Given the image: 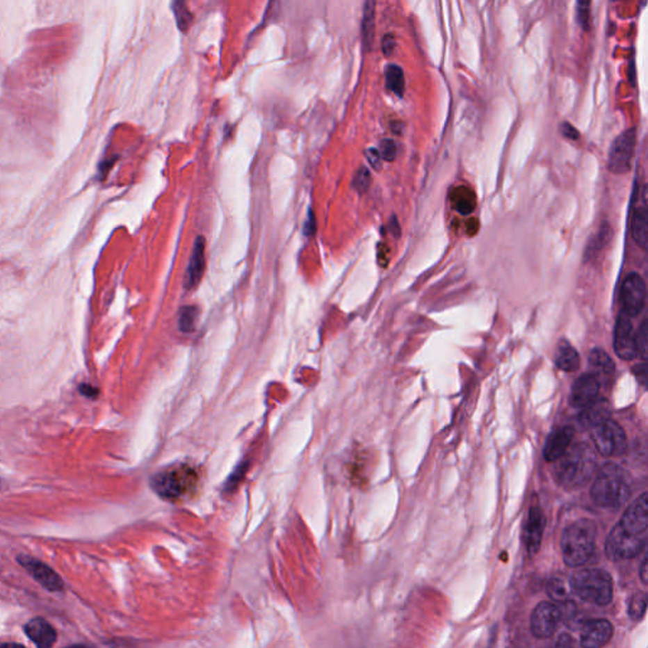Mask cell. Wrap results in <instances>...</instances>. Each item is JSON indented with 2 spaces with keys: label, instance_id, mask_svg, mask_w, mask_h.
Listing matches in <instances>:
<instances>
[{
  "label": "cell",
  "instance_id": "18",
  "mask_svg": "<svg viewBox=\"0 0 648 648\" xmlns=\"http://www.w3.org/2000/svg\"><path fill=\"white\" fill-rule=\"evenodd\" d=\"M648 208H647V188L646 185L642 186L638 194L637 204L634 205L633 214H632V236L633 240L641 248H646L648 238Z\"/></svg>",
  "mask_w": 648,
  "mask_h": 648
},
{
  "label": "cell",
  "instance_id": "7",
  "mask_svg": "<svg viewBox=\"0 0 648 648\" xmlns=\"http://www.w3.org/2000/svg\"><path fill=\"white\" fill-rule=\"evenodd\" d=\"M592 439L604 457L620 456L627 448L626 432L609 418L592 428Z\"/></svg>",
  "mask_w": 648,
  "mask_h": 648
},
{
  "label": "cell",
  "instance_id": "41",
  "mask_svg": "<svg viewBox=\"0 0 648 648\" xmlns=\"http://www.w3.org/2000/svg\"><path fill=\"white\" fill-rule=\"evenodd\" d=\"M561 132H562V134H564L566 138H570V140H578V136H580L578 129L574 127L572 124H570V123H567V122L562 124Z\"/></svg>",
  "mask_w": 648,
  "mask_h": 648
},
{
  "label": "cell",
  "instance_id": "29",
  "mask_svg": "<svg viewBox=\"0 0 648 648\" xmlns=\"http://www.w3.org/2000/svg\"><path fill=\"white\" fill-rule=\"evenodd\" d=\"M172 12L177 19V24L179 29L186 33L191 29L193 23V15L189 12V8L186 6L185 0H172Z\"/></svg>",
  "mask_w": 648,
  "mask_h": 648
},
{
  "label": "cell",
  "instance_id": "19",
  "mask_svg": "<svg viewBox=\"0 0 648 648\" xmlns=\"http://www.w3.org/2000/svg\"><path fill=\"white\" fill-rule=\"evenodd\" d=\"M574 435H575V430L571 427H561L558 430H553L549 439L546 441V446L543 450V456L546 458V461L555 462L556 460L561 457L566 450L570 447Z\"/></svg>",
  "mask_w": 648,
  "mask_h": 648
},
{
  "label": "cell",
  "instance_id": "24",
  "mask_svg": "<svg viewBox=\"0 0 648 648\" xmlns=\"http://www.w3.org/2000/svg\"><path fill=\"white\" fill-rule=\"evenodd\" d=\"M375 0H366L364 6V15L361 23V37L364 49L370 51L373 47V35H375Z\"/></svg>",
  "mask_w": 648,
  "mask_h": 648
},
{
  "label": "cell",
  "instance_id": "12",
  "mask_svg": "<svg viewBox=\"0 0 648 648\" xmlns=\"http://www.w3.org/2000/svg\"><path fill=\"white\" fill-rule=\"evenodd\" d=\"M614 351L617 353V356L623 361H632L638 356L633 324H632L631 317L627 316L623 310L620 311L619 317L615 323Z\"/></svg>",
  "mask_w": 648,
  "mask_h": 648
},
{
  "label": "cell",
  "instance_id": "3",
  "mask_svg": "<svg viewBox=\"0 0 648 648\" xmlns=\"http://www.w3.org/2000/svg\"><path fill=\"white\" fill-rule=\"evenodd\" d=\"M556 461V481L569 490L584 486L597 471V456L589 444H578L569 447Z\"/></svg>",
  "mask_w": 648,
  "mask_h": 648
},
{
  "label": "cell",
  "instance_id": "11",
  "mask_svg": "<svg viewBox=\"0 0 648 648\" xmlns=\"http://www.w3.org/2000/svg\"><path fill=\"white\" fill-rule=\"evenodd\" d=\"M561 622L558 606L542 601L535 606L530 617V631L537 638H550L556 632L557 626Z\"/></svg>",
  "mask_w": 648,
  "mask_h": 648
},
{
  "label": "cell",
  "instance_id": "4",
  "mask_svg": "<svg viewBox=\"0 0 648 648\" xmlns=\"http://www.w3.org/2000/svg\"><path fill=\"white\" fill-rule=\"evenodd\" d=\"M597 524L590 519H580L565 529L561 551L565 564L578 567L586 564L595 552Z\"/></svg>",
  "mask_w": 648,
  "mask_h": 648
},
{
  "label": "cell",
  "instance_id": "5",
  "mask_svg": "<svg viewBox=\"0 0 648 648\" xmlns=\"http://www.w3.org/2000/svg\"><path fill=\"white\" fill-rule=\"evenodd\" d=\"M151 485L166 501H183L197 492L199 473L189 465L171 466L156 473Z\"/></svg>",
  "mask_w": 648,
  "mask_h": 648
},
{
  "label": "cell",
  "instance_id": "32",
  "mask_svg": "<svg viewBox=\"0 0 648 648\" xmlns=\"http://www.w3.org/2000/svg\"><path fill=\"white\" fill-rule=\"evenodd\" d=\"M547 594L549 597L552 598L556 601H565V600L570 599V592H569V589L567 586L565 584L564 581L561 578H552L549 584H547Z\"/></svg>",
  "mask_w": 648,
  "mask_h": 648
},
{
  "label": "cell",
  "instance_id": "40",
  "mask_svg": "<svg viewBox=\"0 0 648 648\" xmlns=\"http://www.w3.org/2000/svg\"><path fill=\"white\" fill-rule=\"evenodd\" d=\"M395 49V38L393 35H387L382 38V52L385 56H391Z\"/></svg>",
  "mask_w": 648,
  "mask_h": 648
},
{
  "label": "cell",
  "instance_id": "21",
  "mask_svg": "<svg viewBox=\"0 0 648 648\" xmlns=\"http://www.w3.org/2000/svg\"><path fill=\"white\" fill-rule=\"evenodd\" d=\"M24 632L29 635V640L38 647H51L56 642L57 635L55 629L47 620L43 618L29 620L24 627Z\"/></svg>",
  "mask_w": 648,
  "mask_h": 648
},
{
  "label": "cell",
  "instance_id": "13",
  "mask_svg": "<svg viewBox=\"0 0 648 648\" xmlns=\"http://www.w3.org/2000/svg\"><path fill=\"white\" fill-rule=\"evenodd\" d=\"M647 493H643L627 508L618 526L629 535L647 537Z\"/></svg>",
  "mask_w": 648,
  "mask_h": 648
},
{
  "label": "cell",
  "instance_id": "30",
  "mask_svg": "<svg viewBox=\"0 0 648 648\" xmlns=\"http://www.w3.org/2000/svg\"><path fill=\"white\" fill-rule=\"evenodd\" d=\"M647 610V595L646 592H637L629 600L628 614L633 620H641Z\"/></svg>",
  "mask_w": 648,
  "mask_h": 648
},
{
  "label": "cell",
  "instance_id": "39",
  "mask_svg": "<svg viewBox=\"0 0 648 648\" xmlns=\"http://www.w3.org/2000/svg\"><path fill=\"white\" fill-rule=\"evenodd\" d=\"M634 375L637 378L638 382L641 384L643 388H646V384H647V370H646V362L643 361L640 365L633 368Z\"/></svg>",
  "mask_w": 648,
  "mask_h": 648
},
{
  "label": "cell",
  "instance_id": "16",
  "mask_svg": "<svg viewBox=\"0 0 648 648\" xmlns=\"http://www.w3.org/2000/svg\"><path fill=\"white\" fill-rule=\"evenodd\" d=\"M546 526V517L538 505L530 507L524 527V544L529 556L535 555L542 542L543 530Z\"/></svg>",
  "mask_w": 648,
  "mask_h": 648
},
{
  "label": "cell",
  "instance_id": "27",
  "mask_svg": "<svg viewBox=\"0 0 648 648\" xmlns=\"http://www.w3.org/2000/svg\"><path fill=\"white\" fill-rule=\"evenodd\" d=\"M557 606L560 609L561 620L564 622L566 626H569L571 629H578V627H581L584 624L583 619L580 618L578 606L572 600L567 599L565 600V601H560V606Z\"/></svg>",
  "mask_w": 648,
  "mask_h": 648
},
{
  "label": "cell",
  "instance_id": "14",
  "mask_svg": "<svg viewBox=\"0 0 648 648\" xmlns=\"http://www.w3.org/2000/svg\"><path fill=\"white\" fill-rule=\"evenodd\" d=\"M599 391V378L592 373H584L571 389L570 404L574 408H585L598 399Z\"/></svg>",
  "mask_w": 648,
  "mask_h": 648
},
{
  "label": "cell",
  "instance_id": "9",
  "mask_svg": "<svg viewBox=\"0 0 648 648\" xmlns=\"http://www.w3.org/2000/svg\"><path fill=\"white\" fill-rule=\"evenodd\" d=\"M635 128L624 131L615 138L608 156V169L610 172L615 175H623L631 170L635 151Z\"/></svg>",
  "mask_w": 648,
  "mask_h": 648
},
{
  "label": "cell",
  "instance_id": "36",
  "mask_svg": "<svg viewBox=\"0 0 648 648\" xmlns=\"http://www.w3.org/2000/svg\"><path fill=\"white\" fill-rule=\"evenodd\" d=\"M635 346H637V353L641 356L642 359H646V353H647V321H643L641 323L640 330L635 334Z\"/></svg>",
  "mask_w": 648,
  "mask_h": 648
},
{
  "label": "cell",
  "instance_id": "23",
  "mask_svg": "<svg viewBox=\"0 0 648 648\" xmlns=\"http://www.w3.org/2000/svg\"><path fill=\"white\" fill-rule=\"evenodd\" d=\"M555 362L560 370L574 373L580 366V355L567 341H561L557 346Z\"/></svg>",
  "mask_w": 648,
  "mask_h": 648
},
{
  "label": "cell",
  "instance_id": "38",
  "mask_svg": "<svg viewBox=\"0 0 648 648\" xmlns=\"http://www.w3.org/2000/svg\"><path fill=\"white\" fill-rule=\"evenodd\" d=\"M367 160L370 162V165L373 166L375 170H380L381 165H382V159H381L380 154L378 149L375 148H370L366 151Z\"/></svg>",
  "mask_w": 648,
  "mask_h": 648
},
{
  "label": "cell",
  "instance_id": "42",
  "mask_svg": "<svg viewBox=\"0 0 648 648\" xmlns=\"http://www.w3.org/2000/svg\"><path fill=\"white\" fill-rule=\"evenodd\" d=\"M574 645H575V642L572 640V637H571L570 634L566 633L560 634V637L555 642L556 647H570Z\"/></svg>",
  "mask_w": 648,
  "mask_h": 648
},
{
  "label": "cell",
  "instance_id": "28",
  "mask_svg": "<svg viewBox=\"0 0 648 648\" xmlns=\"http://www.w3.org/2000/svg\"><path fill=\"white\" fill-rule=\"evenodd\" d=\"M453 200H455L456 211L462 216H469L475 211L476 197H475V194L471 191H469L467 188L462 186L461 189H457Z\"/></svg>",
  "mask_w": 648,
  "mask_h": 648
},
{
  "label": "cell",
  "instance_id": "25",
  "mask_svg": "<svg viewBox=\"0 0 648 648\" xmlns=\"http://www.w3.org/2000/svg\"><path fill=\"white\" fill-rule=\"evenodd\" d=\"M589 364H590L592 373L595 376H600V375L601 376H609L615 370L613 359H610L606 355V351H603L601 348H594L592 350L590 356H589Z\"/></svg>",
  "mask_w": 648,
  "mask_h": 648
},
{
  "label": "cell",
  "instance_id": "43",
  "mask_svg": "<svg viewBox=\"0 0 648 648\" xmlns=\"http://www.w3.org/2000/svg\"><path fill=\"white\" fill-rule=\"evenodd\" d=\"M647 570V556H645L643 557V560H642L641 569H640V576H641L642 583L645 585H647L648 583Z\"/></svg>",
  "mask_w": 648,
  "mask_h": 648
},
{
  "label": "cell",
  "instance_id": "17",
  "mask_svg": "<svg viewBox=\"0 0 648 648\" xmlns=\"http://www.w3.org/2000/svg\"><path fill=\"white\" fill-rule=\"evenodd\" d=\"M18 561L33 576L35 581L42 585L47 590L60 592L63 589V580L55 571L51 570V567L47 565L35 560L33 557H19Z\"/></svg>",
  "mask_w": 648,
  "mask_h": 648
},
{
  "label": "cell",
  "instance_id": "8",
  "mask_svg": "<svg viewBox=\"0 0 648 648\" xmlns=\"http://www.w3.org/2000/svg\"><path fill=\"white\" fill-rule=\"evenodd\" d=\"M647 543V537L629 535L626 530L615 524L608 535L606 542V553L612 561L629 560L637 556Z\"/></svg>",
  "mask_w": 648,
  "mask_h": 648
},
{
  "label": "cell",
  "instance_id": "1",
  "mask_svg": "<svg viewBox=\"0 0 648 648\" xmlns=\"http://www.w3.org/2000/svg\"><path fill=\"white\" fill-rule=\"evenodd\" d=\"M78 40L72 26L41 29L29 40V46L19 65L23 78H41L51 74L70 57Z\"/></svg>",
  "mask_w": 648,
  "mask_h": 648
},
{
  "label": "cell",
  "instance_id": "31",
  "mask_svg": "<svg viewBox=\"0 0 648 648\" xmlns=\"http://www.w3.org/2000/svg\"><path fill=\"white\" fill-rule=\"evenodd\" d=\"M197 309L195 307H185L179 314V330L184 333H191L195 328Z\"/></svg>",
  "mask_w": 648,
  "mask_h": 648
},
{
  "label": "cell",
  "instance_id": "33",
  "mask_svg": "<svg viewBox=\"0 0 648 648\" xmlns=\"http://www.w3.org/2000/svg\"><path fill=\"white\" fill-rule=\"evenodd\" d=\"M592 0H578V22L584 31L590 29L592 23Z\"/></svg>",
  "mask_w": 648,
  "mask_h": 648
},
{
  "label": "cell",
  "instance_id": "10",
  "mask_svg": "<svg viewBox=\"0 0 648 648\" xmlns=\"http://www.w3.org/2000/svg\"><path fill=\"white\" fill-rule=\"evenodd\" d=\"M646 282L640 274L631 273L624 279L620 289L623 311L629 317H637L646 305Z\"/></svg>",
  "mask_w": 648,
  "mask_h": 648
},
{
  "label": "cell",
  "instance_id": "34",
  "mask_svg": "<svg viewBox=\"0 0 648 648\" xmlns=\"http://www.w3.org/2000/svg\"><path fill=\"white\" fill-rule=\"evenodd\" d=\"M609 232H610L609 226L601 227V228H600L599 233H598V236H597V240L592 241V243H590V246L586 248V256H588V257H592V254H597L599 250H601L603 247L606 246V242L610 238Z\"/></svg>",
  "mask_w": 648,
  "mask_h": 648
},
{
  "label": "cell",
  "instance_id": "26",
  "mask_svg": "<svg viewBox=\"0 0 648 648\" xmlns=\"http://www.w3.org/2000/svg\"><path fill=\"white\" fill-rule=\"evenodd\" d=\"M385 80H387V88L390 92H394L398 97L404 95L405 78H404V71L400 66L389 65L385 70Z\"/></svg>",
  "mask_w": 648,
  "mask_h": 648
},
{
  "label": "cell",
  "instance_id": "37",
  "mask_svg": "<svg viewBox=\"0 0 648 648\" xmlns=\"http://www.w3.org/2000/svg\"><path fill=\"white\" fill-rule=\"evenodd\" d=\"M381 159L385 161H393L396 156V146L393 140H382L379 148Z\"/></svg>",
  "mask_w": 648,
  "mask_h": 648
},
{
  "label": "cell",
  "instance_id": "15",
  "mask_svg": "<svg viewBox=\"0 0 648 648\" xmlns=\"http://www.w3.org/2000/svg\"><path fill=\"white\" fill-rule=\"evenodd\" d=\"M613 626L609 620H588L581 626V646L586 648L603 647L613 637Z\"/></svg>",
  "mask_w": 648,
  "mask_h": 648
},
{
  "label": "cell",
  "instance_id": "44",
  "mask_svg": "<svg viewBox=\"0 0 648 648\" xmlns=\"http://www.w3.org/2000/svg\"><path fill=\"white\" fill-rule=\"evenodd\" d=\"M80 391H81V393H83V394H84L85 396H89V398H92V396H95V395H97V393H98V391H97L95 389L92 388V387H85V385H83V387H80Z\"/></svg>",
  "mask_w": 648,
  "mask_h": 648
},
{
  "label": "cell",
  "instance_id": "6",
  "mask_svg": "<svg viewBox=\"0 0 648 648\" xmlns=\"http://www.w3.org/2000/svg\"><path fill=\"white\" fill-rule=\"evenodd\" d=\"M570 590L594 606H608L613 599V580L601 569H580L570 578Z\"/></svg>",
  "mask_w": 648,
  "mask_h": 648
},
{
  "label": "cell",
  "instance_id": "20",
  "mask_svg": "<svg viewBox=\"0 0 648 648\" xmlns=\"http://www.w3.org/2000/svg\"><path fill=\"white\" fill-rule=\"evenodd\" d=\"M205 268V241L203 237H197L194 243V250L191 254L189 265L186 268L185 276V288L194 289L203 276Z\"/></svg>",
  "mask_w": 648,
  "mask_h": 648
},
{
  "label": "cell",
  "instance_id": "35",
  "mask_svg": "<svg viewBox=\"0 0 648 648\" xmlns=\"http://www.w3.org/2000/svg\"><path fill=\"white\" fill-rule=\"evenodd\" d=\"M371 185V174L366 168H359L353 179V186L359 193H365L368 191Z\"/></svg>",
  "mask_w": 648,
  "mask_h": 648
},
{
  "label": "cell",
  "instance_id": "22",
  "mask_svg": "<svg viewBox=\"0 0 648 648\" xmlns=\"http://www.w3.org/2000/svg\"><path fill=\"white\" fill-rule=\"evenodd\" d=\"M610 408L606 399H597L581 410L578 416V422L586 428H594L609 418Z\"/></svg>",
  "mask_w": 648,
  "mask_h": 648
},
{
  "label": "cell",
  "instance_id": "2",
  "mask_svg": "<svg viewBox=\"0 0 648 648\" xmlns=\"http://www.w3.org/2000/svg\"><path fill=\"white\" fill-rule=\"evenodd\" d=\"M632 493L629 475L615 464H604L592 486V499L598 507L617 510L627 503Z\"/></svg>",
  "mask_w": 648,
  "mask_h": 648
}]
</instances>
